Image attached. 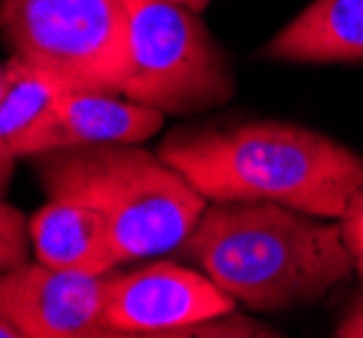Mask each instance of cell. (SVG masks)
<instances>
[{
  "instance_id": "4",
  "label": "cell",
  "mask_w": 363,
  "mask_h": 338,
  "mask_svg": "<svg viewBox=\"0 0 363 338\" xmlns=\"http://www.w3.org/2000/svg\"><path fill=\"white\" fill-rule=\"evenodd\" d=\"M125 98L166 117H198L236 95L230 57L198 11L174 0H125Z\"/></svg>"
},
{
  "instance_id": "16",
  "label": "cell",
  "mask_w": 363,
  "mask_h": 338,
  "mask_svg": "<svg viewBox=\"0 0 363 338\" xmlns=\"http://www.w3.org/2000/svg\"><path fill=\"white\" fill-rule=\"evenodd\" d=\"M174 3H182V6H187V8H193V11H198V14H201V11H203V8H206L212 0H174Z\"/></svg>"
},
{
  "instance_id": "1",
  "label": "cell",
  "mask_w": 363,
  "mask_h": 338,
  "mask_svg": "<svg viewBox=\"0 0 363 338\" xmlns=\"http://www.w3.org/2000/svg\"><path fill=\"white\" fill-rule=\"evenodd\" d=\"M157 154L209 200H266L306 214L342 219L363 187V154L277 120L184 124Z\"/></svg>"
},
{
  "instance_id": "3",
  "label": "cell",
  "mask_w": 363,
  "mask_h": 338,
  "mask_svg": "<svg viewBox=\"0 0 363 338\" xmlns=\"http://www.w3.org/2000/svg\"><path fill=\"white\" fill-rule=\"evenodd\" d=\"M49 200H76L101 211L122 260L177 252L209 200L160 154L138 144H95L30 157Z\"/></svg>"
},
{
  "instance_id": "7",
  "label": "cell",
  "mask_w": 363,
  "mask_h": 338,
  "mask_svg": "<svg viewBox=\"0 0 363 338\" xmlns=\"http://www.w3.org/2000/svg\"><path fill=\"white\" fill-rule=\"evenodd\" d=\"M111 274L28 262L0 279V317H9L22 338H98L117 336L106 317Z\"/></svg>"
},
{
  "instance_id": "12",
  "label": "cell",
  "mask_w": 363,
  "mask_h": 338,
  "mask_svg": "<svg viewBox=\"0 0 363 338\" xmlns=\"http://www.w3.org/2000/svg\"><path fill=\"white\" fill-rule=\"evenodd\" d=\"M30 249V222L11 203H3L0 206V268H3V274L28 265Z\"/></svg>"
},
{
  "instance_id": "14",
  "label": "cell",
  "mask_w": 363,
  "mask_h": 338,
  "mask_svg": "<svg viewBox=\"0 0 363 338\" xmlns=\"http://www.w3.org/2000/svg\"><path fill=\"white\" fill-rule=\"evenodd\" d=\"M339 225H342L345 244H347L350 255H352L355 274L363 279V187L352 195L347 211L339 219Z\"/></svg>"
},
{
  "instance_id": "6",
  "label": "cell",
  "mask_w": 363,
  "mask_h": 338,
  "mask_svg": "<svg viewBox=\"0 0 363 338\" xmlns=\"http://www.w3.org/2000/svg\"><path fill=\"white\" fill-rule=\"evenodd\" d=\"M236 303L203 271L152 262L111 276L106 317L117 336H182L193 325L236 311Z\"/></svg>"
},
{
  "instance_id": "2",
  "label": "cell",
  "mask_w": 363,
  "mask_h": 338,
  "mask_svg": "<svg viewBox=\"0 0 363 338\" xmlns=\"http://www.w3.org/2000/svg\"><path fill=\"white\" fill-rule=\"evenodd\" d=\"M266 200H212L182 255L252 311L318 303L355 265L342 225Z\"/></svg>"
},
{
  "instance_id": "9",
  "label": "cell",
  "mask_w": 363,
  "mask_h": 338,
  "mask_svg": "<svg viewBox=\"0 0 363 338\" xmlns=\"http://www.w3.org/2000/svg\"><path fill=\"white\" fill-rule=\"evenodd\" d=\"M30 235L35 260L52 268L104 276L125 262L104 214L76 200H49L30 216Z\"/></svg>"
},
{
  "instance_id": "8",
  "label": "cell",
  "mask_w": 363,
  "mask_h": 338,
  "mask_svg": "<svg viewBox=\"0 0 363 338\" xmlns=\"http://www.w3.org/2000/svg\"><path fill=\"white\" fill-rule=\"evenodd\" d=\"M166 122V114L111 90H65L46 122L19 146V160L95 144H144Z\"/></svg>"
},
{
  "instance_id": "13",
  "label": "cell",
  "mask_w": 363,
  "mask_h": 338,
  "mask_svg": "<svg viewBox=\"0 0 363 338\" xmlns=\"http://www.w3.org/2000/svg\"><path fill=\"white\" fill-rule=\"evenodd\" d=\"M182 336H277V333L269 325H260L255 320L242 317L239 311H230V314L187 327Z\"/></svg>"
},
{
  "instance_id": "11",
  "label": "cell",
  "mask_w": 363,
  "mask_h": 338,
  "mask_svg": "<svg viewBox=\"0 0 363 338\" xmlns=\"http://www.w3.org/2000/svg\"><path fill=\"white\" fill-rule=\"evenodd\" d=\"M65 90L62 78L11 54L0 71V165L3 190L11 182V168L19 160V146L46 122Z\"/></svg>"
},
{
  "instance_id": "10",
  "label": "cell",
  "mask_w": 363,
  "mask_h": 338,
  "mask_svg": "<svg viewBox=\"0 0 363 338\" xmlns=\"http://www.w3.org/2000/svg\"><path fill=\"white\" fill-rule=\"evenodd\" d=\"M260 57L301 65L363 62V0H312Z\"/></svg>"
},
{
  "instance_id": "5",
  "label": "cell",
  "mask_w": 363,
  "mask_h": 338,
  "mask_svg": "<svg viewBox=\"0 0 363 338\" xmlns=\"http://www.w3.org/2000/svg\"><path fill=\"white\" fill-rule=\"evenodd\" d=\"M14 54L76 90L122 93L128 71L125 0H0Z\"/></svg>"
},
{
  "instance_id": "15",
  "label": "cell",
  "mask_w": 363,
  "mask_h": 338,
  "mask_svg": "<svg viewBox=\"0 0 363 338\" xmlns=\"http://www.w3.org/2000/svg\"><path fill=\"white\" fill-rule=\"evenodd\" d=\"M339 338H363V295H358L352 301V306L347 308V314L342 317V322L336 325V333Z\"/></svg>"
}]
</instances>
